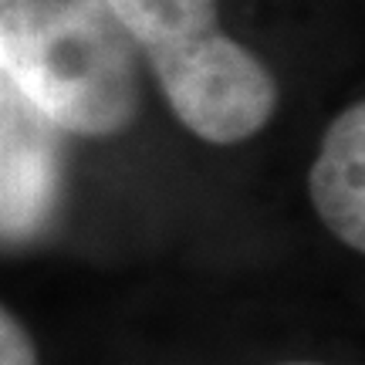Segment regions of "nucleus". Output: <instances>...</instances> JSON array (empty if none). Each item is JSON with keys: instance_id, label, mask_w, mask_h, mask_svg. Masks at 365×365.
<instances>
[{"instance_id": "f257e3e1", "label": "nucleus", "mask_w": 365, "mask_h": 365, "mask_svg": "<svg viewBox=\"0 0 365 365\" xmlns=\"http://www.w3.org/2000/svg\"><path fill=\"white\" fill-rule=\"evenodd\" d=\"M0 65L61 132L108 139L139 115V65L108 0H0Z\"/></svg>"}, {"instance_id": "f03ea898", "label": "nucleus", "mask_w": 365, "mask_h": 365, "mask_svg": "<svg viewBox=\"0 0 365 365\" xmlns=\"http://www.w3.org/2000/svg\"><path fill=\"white\" fill-rule=\"evenodd\" d=\"M108 7L193 135L234 145L271 122L277 81L261 58L220 31L217 0H108Z\"/></svg>"}, {"instance_id": "7ed1b4c3", "label": "nucleus", "mask_w": 365, "mask_h": 365, "mask_svg": "<svg viewBox=\"0 0 365 365\" xmlns=\"http://www.w3.org/2000/svg\"><path fill=\"white\" fill-rule=\"evenodd\" d=\"M65 196V132L0 65V244H27Z\"/></svg>"}, {"instance_id": "20e7f679", "label": "nucleus", "mask_w": 365, "mask_h": 365, "mask_svg": "<svg viewBox=\"0 0 365 365\" xmlns=\"http://www.w3.org/2000/svg\"><path fill=\"white\" fill-rule=\"evenodd\" d=\"M314 213L345 247H365V108H341L325 129L308 173Z\"/></svg>"}, {"instance_id": "39448f33", "label": "nucleus", "mask_w": 365, "mask_h": 365, "mask_svg": "<svg viewBox=\"0 0 365 365\" xmlns=\"http://www.w3.org/2000/svg\"><path fill=\"white\" fill-rule=\"evenodd\" d=\"M0 365H38V352L27 328L4 304H0Z\"/></svg>"}, {"instance_id": "423d86ee", "label": "nucleus", "mask_w": 365, "mask_h": 365, "mask_svg": "<svg viewBox=\"0 0 365 365\" xmlns=\"http://www.w3.org/2000/svg\"><path fill=\"white\" fill-rule=\"evenodd\" d=\"M294 365H312V362H294Z\"/></svg>"}]
</instances>
